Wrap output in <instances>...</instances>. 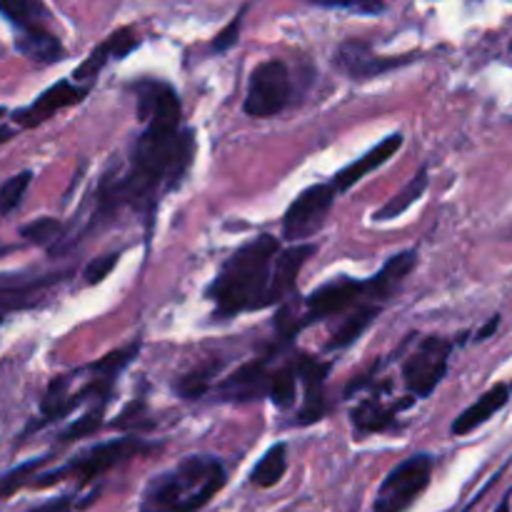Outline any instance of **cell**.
Masks as SVG:
<instances>
[{
	"instance_id": "6da1fadb",
	"label": "cell",
	"mask_w": 512,
	"mask_h": 512,
	"mask_svg": "<svg viewBox=\"0 0 512 512\" xmlns=\"http://www.w3.org/2000/svg\"><path fill=\"white\" fill-rule=\"evenodd\" d=\"M195 155V133L180 123L153 120L133 140L125 165L115 163L100 178L93 223L115 218L123 208L153 220L160 198L183 183Z\"/></svg>"
},
{
	"instance_id": "7a4b0ae2",
	"label": "cell",
	"mask_w": 512,
	"mask_h": 512,
	"mask_svg": "<svg viewBox=\"0 0 512 512\" xmlns=\"http://www.w3.org/2000/svg\"><path fill=\"white\" fill-rule=\"evenodd\" d=\"M278 250V238L268 233L258 235L243 248L235 250L208 288V298L215 303V313L230 318V315H240L245 310L263 308L270 265H273Z\"/></svg>"
},
{
	"instance_id": "3957f363",
	"label": "cell",
	"mask_w": 512,
	"mask_h": 512,
	"mask_svg": "<svg viewBox=\"0 0 512 512\" xmlns=\"http://www.w3.org/2000/svg\"><path fill=\"white\" fill-rule=\"evenodd\" d=\"M225 480V465L215 455H188L145 485L138 512H198L223 490Z\"/></svg>"
},
{
	"instance_id": "277c9868",
	"label": "cell",
	"mask_w": 512,
	"mask_h": 512,
	"mask_svg": "<svg viewBox=\"0 0 512 512\" xmlns=\"http://www.w3.org/2000/svg\"><path fill=\"white\" fill-rule=\"evenodd\" d=\"M150 448H153V445L143 443V440L135 438V435L108 440V443L95 445V448L80 453L78 458L68 460L63 468L50 470V473H43L40 478H33L30 480V485H33V488H48V485H55L60 483V480H68V478H75L78 483H90V480L100 478V475L108 473V470L115 468V465L125 463V460L135 458V455L145 453V450Z\"/></svg>"
},
{
	"instance_id": "5b68a950",
	"label": "cell",
	"mask_w": 512,
	"mask_h": 512,
	"mask_svg": "<svg viewBox=\"0 0 512 512\" xmlns=\"http://www.w3.org/2000/svg\"><path fill=\"white\" fill-rule=\"evenodd\" d=\"M433 458L428 453H418L395 465L380 483L378 495L373 500V512H405L425 493L433 478Z\"/></svg>"
},
{
	"instance_id": "8992f818",
	"label": "cell",
	"mask_w": 512,
	"mask_h": 512,
	"mask_svg": "<svg viewBox=\"0 0 512 512\" xmlns=\"http://www.w3.org/2000/svg\"><path fill=\"white\" fill-rule=\"evenodd\" d=\"M290 103V70L283 60H265L255 65L248 80L243 110L250 118H273Z\"/></svg>"
},
{
	"instance_id": "52a82bcc",
	"label": "cell",
	"mask_w": 512,
	"mask_h": 512,
	"mask_svg": "<svg viewBox=\"0 0 512 512\" xmlns=\"http://www.w3.org/2000/svg\"><path fill=\"white\" fill-rule=\"evenodd\" d=\"M453 343L440 335H428L403 363V383L413 398H428L448 373Z\"/></svg>"
},
{
	"instance_id": "ba28073f",
	"label": "cell",
	"mask_w": 512,
	"mask_h": 512,
	"mask_svg": "<svg viewBox=\"0 0 512 512\" xmlns=\"http://www.w3.org/2000/svg\"><path fill=\"white\" fill-rule=\"evenodd\" d=\"M335 188L330 183L310 185L298 198L290 203L283 215V238L290 243H303L310 240L328 220L330 208H333Z\"/></svg>"
},
{
	"instance_id": "9c48e42d",
	"label": "cell",
	"mask_w": 512,
	"mask_h": 512,
	"mask_svg": "<svg viewBox=\"0 0 512 512\" xmlns=\"http://www.w3.org/2000/svg\"><path fill=\"white\" fill-rule=\"evenodd\" d=\"M365 293V280H355L350 275H340V278L328 280L305 300V315H300V323L310 325L318 320H328L333 315H340L348 310L350 305L358 303Z\"/></svg>"
},
{
	"instance_id": "30bf717a",
	"label": "cell",
	"mask_w": 512,
	"mask_h": 512,
	"mask_svg": "<svg viewBox=\"0 0 512 512\" xmlns=\"http://www.w3.org/2000/svg\"><path fill=\"white\" fill-rule=\"evenodd\" d=\"M415 55H378L368 43H360V40H345L343 45L335 53V65L343 70L348 78L353 80H370L378 78V75L388 73V70L405 68L408 63H413Z\"/></svg>"
},
{
	"instance_id": "8fae6325",
	"label": "cell",
	"mask_w": 512,
	"mask_h": 512,
	"mask_svg": "<svg viewBox=\"0 0 512 512\" xmlns=\"http://www.w3.org/2000/svg\"><path fill=\"white\" fill-rule=\"evenodd\" d=\"M88 93H90V85H78L73 83V80H58L55 85L45 88L33 103L15 110L13 123H18L20 128H35V125L53 118L55 113H60V110L78 105L80 100H85V95Z\"/></svg>"
},
{
	"instance_id": "7c38bea8",
	"label": "cell",
	"mask_w": 512,
	"mask_h": 512,
	"mask_svg": "<svg viewBox=\"0 0 512 512\" xmlns=\"http://www.w3.org/2000/svg\"><path fill=\"white\" fill-rule=\"evenodd\" d=\"M313 255H315V245L310 243H293L290 248L278 250V253H275L273 265H270V278H268V288H265L263 308H270V305L280 303V300H285L290 293H293L300 270L305 268V263H308Z\"/></svg>"
},
{
	"instance_id": "4fadbf2b",
	"label": "cell",
	"mask_w": 512,
	"mask_h": 512,
	"mask_svg": "<svg viewBox=\"0 0 512 512\" xmlns=\"http://www.w3.org/2000/svg\"><path fill=\"white\" fill-rule=\"evenodd\" d=\"M298 383L303 385V405L298 410V425H313L325 418V380H328L330 363H323L310 355H295Z\"/></svg>"
},
{
	"instance_id": "5bb4252c",
	"label": "cell",
	"mask_w": 512,
	"mask_h": 512,
	"mask_svg": "<svg viewBox=\"0 0 512 512\" xmlns=\"http://www.w3.org/2000/svg\"><path fill=\"white\" fill-rule=\"evenodd\" d=\"M270 373H273L270 358L250 360V363L240 365L235 373H230L228 378L220 380L215 395L225 403H253V400L268 398Z\"/></svg>"
},
{
	"instance_id": "9a60e30c",
	"label": "cell",
	"mask_w": 512,
	"mask_h": 512,
	"mask_svg": "<svg viewBox=\"0 0 512 512\" xmlns=\"http://www.w3.org/2000/svg\"><path fill=\"white\" fill-rule=\"evenodd\" d=\"M135 98H138V118L143 125L153 123V120H168V123L183 120V105H180L178 93L163 80L135 83Z\"/></svg>"
},
{
	"instance_id": "2e32d148",
	"label": "cell",
	"mask_w": 512,
	"mask_h": 512,
	"mask_svg": "<svg viewBox=\"0 0 512 512\" xmlns=\"http://www.w3.org/2000/svg\"><path fill=\"white\" fill-rule=\"evenodd\" d=\"M400 148H403V133H390L388 138L380 140L375 148H370L363 158L355 160V163H350L348 168H343L340 173H335L333 183L330 185L335 188V193H345V190L353 188L355 183H360L365 175H370L373 170L383 168V165L388 163V160L393 158Z\"/></svg>"
},
{
	"instance_id": "e0dca14e",
	"label": "cell",
	"mask_w": 512,
	"mask_h": 512,
	"mask_svg": "<svg viewBox=\"0 0 512 512\" xmlns=\"http://www.w3.org/2000/svg\"><path fill=\"white\" fill-rule=\"evenodd\" d=\"M415 263H418V253H415V250H403V253L393 255V258L378 270V275L365 280L363 298H370L373 303L383 305L385 300H390L398 293L400 285H403L405 278L410 275V270L415 268Z\"/></svg>"
},
{
	"instance_id": "ac0fdd59",
	"label": "cell",
	"mask_w": 512,
	"mask_h": 512,
	"mask_svg": "<svg viewBox=\"0 0 512 512\" xmlns=\"http://www.w3.org/2000/svg\"><path fill=\"white\" fill-rule=\"evenodd\" d=\"M510 400V388L505 383H498L493 385L490 390H485L483 395H480L478 400H475L470 408H465L463 413L455 418L453 428H450V433L455 435V438H463V435H470L473 430H478L480 425L488 423L490 418H493L495 413H500V410L508 405Z\"/></svg>"
},
{
	"instance_id": "d6986e66",
	"label": "cell",
	"mask_w": 512,
	"mask_h": 512,
	"mask_svg": "<svg viewBox=\"0 0 512 512\" xmlns=\"http://www.w3.org/2000/svg\"><path fill=\"white\" fill-rule=\"evenodd\" d=\"M15 48H18L20 55H25L28 60L40 65L58 63V60L65 58V50L60 45V40L45 28L18 30V35H15Z\"/></svg>"
},
{
	"instance_id": "ffe728a7",
	"label": "cell",
	"mask_w": 512,
	"mask_h": 512,
	"mask_svg": "<svg viewBox=\"0 0 512 512\" xmlns=\"http://www.w3.org/2000/svg\"><path fill=\"white\" fill-rule=\"evenodd\" d=\"M413 395H410L408 400H403L400 405H390V408H385V405H380V400L370 398L365 400V403H360L358 408L353 410V425L358 433H383V430H388L390 425L395 423V415H398L400 408H408V405H413Z\"/></svg>"
},
{
	"instance_id": "44dd1931",
	"label": "cell",
	"mask_w": 512,
	"mask_h": 512,
	"mask_svg": "<svg viewBox=\"0 0 512 512\" xmlns=\"http://www.w3.org/2000/svg\"><path fill=\"white\" fill-rule=\"evenodd\" d=\"M380 310H383V305L380 303H365L360 305L355 313H350L348 318H343V323L338 325V328L333 330V338H330V348L335 350H343V348H350V345L355 343V340L360 338V335L365 333V330L370 328V325L375 323V318L380 315Z\"/></svg>"
},
{
	"instance_id": "7402d4cb",
	"label": "cell",
	"mask_w": 512,
	"mask_h": 512,
	"mask_svg": "<svg viewBox=\"0 0 512 512\" xmlns=\"http://www.w3.org/2000/svg\"><path fill=\"white\" fill-rule=\"evenodd\" d=\"M70 410H75L73 393H70V378L68 375H60V378H55L53 383L48 385V390H45L43 403H40V420L33 425L40 428V425L53 423V420L65 418Z\"/></svg>"
},
{
	"instance_id": "603a6c76",
	"label": "cell",
	"mask_w": 512,
	"mask_h": 512,
	"mask_svg": "<svg viewBox=\"0 0 512 512\" xmlns=\"http://www.w3.org/2000/svg\"><path fill=\"white\" fill-rule=\"evenodd\" d=\"M428 183H430L428 170L423 168L418 175H415L413 180H410L408 185H405L403 190H400L398 195H395V198H390L388 203L383 205V208L375 210L373 220H378V223H385V220L400 218V215H403L405 210H410L415 203H418L420 198H423L425 190H428Z\"/></svg>"
},
{
	"instance_id": "cb8c5ba5",
	"label": "cell",
	"mask_w": 512,
	"mask_h": 512,
	"mask_svg": "<svg viewBox=\"0 0 512 512\" xmlns=\"http://www.w3.org/2000/svg\"><path fill=\"white\" fill-rule=\"evenodd\" d=\"M285 470H288V448H285V443H275L273 448L258 460V465H255L253 473H250V483L258 485V488L263 490L275 488V485L283 480Z\"/></svg>"
},
{
	"instance_id": "d4e9b609",
	"label": "cell",
	"mask_w": 512,
	"mask_h": 512,
	"mask_svg": "<svg viewBox=\"0 0 512 512\" xmlns=\"http://www.w3.org/2000/svg\"><path fill=\"white\" fill-rule=\"evenodd\" d=\"M268 398L273 400L275 408H293L295 400H298V370H295V358L273 368V373H270Z\"/></svg>"
},
{
	"instance_id": "484cf974",
	"label": "cell",
	"mask_w": 512,
	"mask_h": 512,
	"mask_svg": "<svg viewBox=\"0 0 512 512\" xmlns=\"http://www.w3.org/2000/svg\"><path fill=\"white\" fill-rule=\"evenodd\" d=\"M0 13L15 25V30L45 28L48 10L40 0H0Z\"/></svg>"
},
{
	"instance_id": "4316f807",
	"label": "cell",
	"mask_w": 512,
	"mask_h": 512,
	"mask_svg": "<svg viewBox=\"0 0 512 512\" xmlns=\"http://www.w3.org/2000/svg\"><path fill=\"white\" fill-rule=\"evenodd\" d=\"M220 370V363H208V365H200V368L190 370L185 378L178 380L175 390H178L180 398L185 400H198L203 398L205 393L210 390V383H213V375Z\"/></svg>"
},
{
	"instance_id": "83f0119b",
	"label": "cell",
	"mask_w": 512,
	"mask_h": 512,
	"mask_svg": "<svg viewBox=\"0 0 512 512\" xmlns=\"http://www.w3.org/2000/svg\"><path fill=\"white\" fill-rule=\"evenodd\" d=\"M105 405H108V400H93V408L88 410V413L83 415V418L75 420L73 425H68V428L60 433V440L63 443H70V440H78V438H88V435H95V430L103 425V415H105Z\"/></svg>"
},
{
	"instance_id": "f1b7e54d",
	"label": "cell",
	"mask_w": 512,
	"mask_h": 512,
	"mask_svg": "<svg viewBox=\"0 0 512 512\" xmlns=\"http://www.w3.org/2000/svg\"><path fill=\"white\" fill-rule=\"evenodd\" d=\"M30 180H33V173L30 170H23V173L13 175V178L5 180L0 185V215H8L23 203V195L28 193Z\"/></svg>"
},
{
	"instance_id": "f546056e",
	"label": "cell",
	"mask_w": 512,
	"mask_h": 512,
	"mask_svg": "<svg viewBox=\"0 0 512 512\" xmlns=\"http://www.w3.org/2000/svg\"><path fill=\"white\" fill-rule=\"evenodd\" d=\"M43 463H48V455H43V458L28 460V463L18 465V468H13L10 473H5L3 478H0V498H10L15 490L30 485V480H33V475L38 473V468Z\"/></svg>"
},
{
	"instance_id": "4dcf8cb0",
	"label": "cell",
	"mask_w": 512,
	"mask_h": 512,
	"mask_svg": "<svg viewBox=\"0 0 512 512\" xmlns=\"http://www.w3.org/2000/svg\"><path fill=\"white\" fill-rule=\"evenodd\" d=\"M20 235H23L28 243L53 245L55 240L63 238V223L55 218H38L33 220V223L23 225V228H20Z\"/></svg>"
},
{
	"instance_id": "1f68e13d",
	"label": "cell",
	"mask_w": 512,
	"mask_h": 512,
	"mask_svg": "<svg viewBox=\"0 0 512 512\" xmlns=\"http://www.w3.org/2000/svg\"><path fill=\"white\" fill-rule=\"evenodd\" d=\"M63 275H40V278H13V275H0V295H28L33 290L45 288V285L55 283Z\"/></svg>"
},
{
	"instance_id": "d6a6232c",
	"label": "cell",
	"mask_w": 512,
	"mask_h": 512,
	"mask_svg": "<svg viewBox=\"0 0 512 512\" xmlns=\"http://www.w3.org/2000/svg\"><path fill=\"white\" fill-rule=\"evenodd\" d=\"M108 60H113V58H110V53H108V48H105V43H100L98 48H95L93 53H90L88 58H85L83 63L78 65V68H75L73 83H80V80L98 78V73L105 68V65H108Z\"/></svg>"
},
{
	"instance_id": "836d02e7",
	"label": "cell",
	"mask_w": 512,
	"mask_h": 512,
	"mask_svg": "<svg viewBox=\"0 0 512 512\" xmlns=\"http://www.w3.org/2000/svg\"><path fill=\"white\" fill-rule=\"evenodd\" d=\"M103 43H105V48H108L110 58L123 60L125 55L130 53V50L138 48L140 38H138V33H135V30L120 28V30H115V33H110V38L103 40Z\"/></svg>"
},
{
	"instance_id": "e575fe53",
	"label": "cell",
	"mask_w": 512,
	"mask_h": 512,
	"mask_svg": "<svg viewBox=\"0 0 512 512\" xmlns=\"http://www.w3.org/2000/svg\"><path fill=\"white\" fill-rule=\"evenodd\" d=\"M118 260H120V253H105V255H98L95 260H90V263L85 265V270H83L85 283H88V285L103 283V280L108 278V275L115 270Z\"/></svg>"
},
{
	"instance_id": "d590c367",
	"label": "cell",
	"mask_w": 512,
	"mask_h": 512,
	"mask_svg": "<svg viewBox=\"0 0 512 512\" xmlns=\"http://www.w3.org/2000/svg\"><path fill=\"white\" fill-rule=\"evenodd\" d=\"M313 3L320 8H345L363 15H378L385 8L383 0H313Z\"/></svg>"
},
{
	"instance_id": "8d00e7d4",
	"label": "cell",
	"mask_w": 512,
	"mask_h": 512,
	"mask_svg": "<svg viewBox=\"0 0 512 512\" xmlns=\"http://www.w3.org/2000/svg\"><path fill=\"white\" fill-rule=\"evenodd\" d=\"M243 15H245V10H240V13L230 20L228 28H223L220 30V35H215V43H213L215 53H225V50H230L235 43H238V33H240V25H243Z\"/></svg>"
},
{
	"instance_id": "74e56055",
	"label": "cell",
	"mask_w": 512,
	"mask_h": 512,
	"mask_svg": "<svg viewBox=\"0 0 512 512\" xmlns=\"http://www.w3.org/2000/svg\"><path fill=\"white\" fill-rule=\"evenodd\" d=\"M498 325H500V315H495V318H490L488 325H483V328L478 330V335H475V340H488L490 335H493L495 330H498Z\"/></svg>"
},
{
	"instance_id": "f35d334b",
	"label": "cell",
	"mask_w": 512,
	"mask_h": 512,
	"mask_svg": "<svg viewBox=\"0 0 512 512\" xmlns=\"http://www.w3.org/2000/svg\"><path fill=\"white\" fill-rule=\"evenodd\" d=\"M13 133H15L13 128H0V143H5V140L13 138Z\"/></svg>"
},
{
	"instance_id": "ab89813d",
	"label": "cell",
	"mask_w": 512,
	"mask_h": 512,
	"mask_svg": "<svg viewBox=\"0 0 512 512\" xmlns=\"http://www.w3.org/2000/svg\"><path fill=\"white\" fill-rule=\"evenodd\" d=\"M495 512H510V495L503 500V503L498 505V510H495Z\"/></svg>"
},
{
	"instance_id": "60d3db41",
	"label": "cell",
	"mask_w": 512,
	"mask_h": 512,
	"mask_svg": "<svg viewBox=\"0 0 512 512\" xmlns=\"http://www.w3.org/2000/svg\"><path fill=\"white\" fill-rule=\"evenodd\" d=\"M5 113H8V110H5V108H3V105H0V120H3V118H5Z\"/></svg>"
},
{
	"instance_id": "b9f144b4",
	"label": "cell",
	"mask_w": 512,
	"mask_h": 512,
	"mask_svg": "<svg viewBox=\"0 0 512 512\" xmlns=\"http://www.w3.org/2000/svg\"><path fill=\"white\" fill-rule=\"evenodd\" d=\"M510 48H512V45H510Z\"/></svg>"
}]
</instances>
